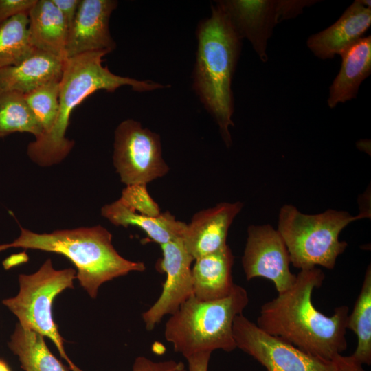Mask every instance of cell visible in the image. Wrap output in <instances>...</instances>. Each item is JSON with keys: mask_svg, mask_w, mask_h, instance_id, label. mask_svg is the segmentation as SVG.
<instances>
[{"mask_svg": "<svg viewBox=\"0 0 371 371\" xmlns=\"http://www.w3.org/2000/svg\"><path fill=\"white\" fill-rule=\"evenodd\" d=\"M313 4L307 0H232L218 5L227 15L240 39L247 38L262 62H266L267 41L273 27L283 20L301 14Z\"/></svg>", "mask_w": 371, "mask_h": 371, "instance_id": "cell-10", "label": "cell"}, {"mask_svg": "<svg viewBox=\"0 0 371 371\" xmlns=\"http://www.w3.org/2000/svg\"><path fill=\"white\" fill-rule=\"evenodd\" d=\"M28 27L27 13L16 15L0 26V69L20 63L35 50Z\"/></svg>", "mask_w": 371, "mask_h": 371, "instance_id": "cell-24", "label": "cell"}, {"mask_svg": "<svg viewBox=\"0 0 371 371\" xmlns=\"http://www.w3.org/2000/svg\"><path fill=\"white\" fill-rule=\"evenodd\" d=\"M113 160L126 186H146L170 169L161 155L159 135L132 119L122 122L115 131Z\"/></svg>", "mask_w": 371, "mask_h": 371, "instance_id": "cell-8", "label": "cell"}, {"mask_svg": "<svg viewBox=\"0 0 371 371\" xmlns=\"http://www.w3.org/2000/svg\"><path fill=\"white\" fill-rule=\"evenodd\" d=\"M27 260V256L25 253L12 255L7 258L3 262V265L5 269L23 263Z\"/></svg>", "mask_w": 371, "mask_h": 371, "instance_id": "cell-32", "label": "cell"}, {"mask_svg": "<svg viewBox=\"0 0 371 371\" xmlns=\"http://www.w3.org/2000/svg\"><path fill=\"white\" fill-rule=\"evenodd\" d=\"M117 5V2L113 0H80L68 30L65 59L92 52L110 53L115 49L109 23Z\"/></svg>", "mask_w": 371, "mask_h": 371, "instance_id": "cell-13", "label": "cell"}, {"mask_svg": "<svg viewBox=\"0 0 371 371\" xmlns=\"http://www.w3.org/2000/svg\"><path fill=\"white\" fill-rule=\"evenodd\" d=\"M370 25V1H355L335 23L311 36L307 47L319 58H333L361 38Z\"/></svg>", "mask_w": 371, "mask_h": 371, "instance_id": "cell-15", "label": "cell"}, {"mask_svg": "<svg viewBox=\"0 0 371 371\" xmlns=\"http://www.w3.org/2000/svg\"><path fill=\"white\" fill-rule=\"evenodd\" d=\"M75 278V269L56 270L47 259L36 273L19 275V293L2 302L17 317L21 326L49 338L73 371H82L65 353L52 310L55 297L65 289L74 288Z\"/></svg>", "mask_w": 371, "mask_h": 371, "instance_id": "cell-7", "label": "cell"}, {"mask_svg": "<svg viewBox=\"0 0 371 371\" xmlns=\"http://www.w3.org/2000/svg\"><path fill=\"white\" fill-rule=\"evenodd\" d=\"M248 303L247 291L236 284L231 293L222 299L201 301L192 295L166 322L165 338L186 359L217 349L232 352L236 348L234 319Z\"/></svg>", "mask_w": 371, "mask_h": 371, "instance_id": "cell-5", "label": "cell"}, {"mask_svg": "<svg viewBox=\"0 0 371 371\" xmlns=\"http://www.w3.org/2000/svg\"><path fill=\"white\" fill-rule=\"evenodd\" d=\"M160 246L162 258L156 267L166 273V279L158 300L142 314L148 330H153L165 315L175 313L193 295L191 264L194 260L187 251L183 238Z\"/></svg>", "mask_w": 371, "mask_h": 371, "instance_id": "cell-12", "label": "cell"}, {"mask_svg": "<svg viewBox=\"0 0 371 371\" xmlns=\"http://www.w3.org/2000/svg\"><path fill=\"white\" fill-rule=\"evenodd\" d=\"M120 199L137 212L150 216H158L161 213L158 205L148 194L146 185L126 186Z\"/></svg>", "mask_w": 371, "mask_h": 371, "instance_id": "cell-26", "label": "cell"}, {"mask_svg": "<svg viewBox=\"0 0 371 371\" xmlns=\"http://www.w3.org/2000/svg\"><path fill=\"white\" fill-rule=\"evenodd\" d=\"M340 56V70L329 88L330 108L356 98L360 85L370 75L371 36L362 37Z\"/></svg>", "mask_w": 371, "mask_h": 371, "instance_id": "cell-18", "label": "cell"}, {"mask_svg": "<svg viewBox=\"0 0 371 371\" xmlns=\"http://www.w3.org/2000/svg\"><path fill=\"white\" fill-rule=\"evenodd\" d=\"M36 0H0V26L12 17L27 13Z\"/></svg>", "mask_w": 371, "mask_h": 371, "instance_id": "cell-28", "label": "cell"}, {"mask_svg": "<svg viewBox=\"0 0 371 371\" xmlns=\"http://www.w3.org/2000/svg\"><path fill=\"white\" fill-rule=\"evenodd\" d=\"M8 346L25 371H68L49 351L42 335L19 324Z\"/></svg>", "mask_w": 371, "mask_h": 371, "instance_id": "cell-21", "label": "cell"}, {"mask_svg": "<svg viewBox=\"0 0 371 371\" xmlns=\"http://www.w3.org/2000/svg\"><path fill=\"white\" fill-rule=\"evenodd\" d=\"M194 260L192 276L193 295L196 299L212 301L231 293L235 284L232 275L234 256L227 245Z\"/></svg>", "mask_w": 371, "mask_h": 371, "instance_id": "cell-17", "label": "cell"}, {"mask_svg": "<svg viewBox=\"0 0 371 371\" xmlns=\"http://www.w3.org/2000/svg\"><path fill=\"white\" fill-rule=\"evenodd\" d=\"M65 59L35 50L20 63L0 69V93L15 91L26 94L61 79Z\"/></svg>", "mask_w": 371, "mask_h": 371, "instance_id": "cell-16", "label": "cell"}, {"mask_svg": "<svg viewBox=\"0 0 371 371\" xmlns=\"http://www.w3.org/2000/svg\"><path fill=\"white\" fill-rule=\"evenodd\" d=\"M102 215L115 225L137 226L160 245L183 238L187 224L176 220L169 212L158 216L142 214L118 200L103 206Z\"/></svg>", "mask_w": 371, "mask_h": 371, "instance_id": "cell-19", "label": "cell"}, {"mask_svg": "<svg viewBox=\"0 0 371 371\" xmlns=\"http://www.w3.org/2000/svg\"><path fill=\"white\" fill-rule=\"evenodd\" d=\"M29 36L33 47L65 60L68 26L52 0H36L28 12Z\"/></svg>", "mask_w": 371, "mask_h": 371, "instance_id": "cell-20", "label": "cell"}, {"mask_svg": "<svg viewBox=\"0 0 371 371\" xmlns=\"http://www.w3.org/2000/svg\"><path fill=\"white\" fill-rule=\"evenodd\" d=\"M347 328L352 330L357 344L352 355L361 364L371 363V269H366L360 293L352 312L348 315Z\"/></svg>", "mask_w": 371, "mask_h": 371, "instance_id": "cell-22", "label": "cell"}, {"mask_svg": "<svg viewBox=\"0 0 371 371\" xmlns=\"http://www.w3.org/2000/svg\"><path fill=\"white\" fill-rule=\"evenodd\" d=\"M59 91L60 81L45 84L24 94L27 105L43 129L41 137L49 133L55 124L59 111Z\"/></svg>", "mask_w": 371, "mask_h": 371, "instance_id": "cell-25", "label": "cell"}, {"mask_svg": "<svg viewBox=\"0 0 371 371\" xmlns=\"http://www.w3.org/2000/svg\"><path fill=\"white\" fill-rule=\"evenodd\" d=\"M0 371H10L7 364L1 360H0Z\"/></svg>", "mask_w": 371, "mask_h": 371, "instance_id": "cell-33", "label": "cell"}, {"mask_svg": "<svg viewBox=\"0 0 371 371\" xmlns=\"http://www.w3.org/2000/svg\"><path fill=\"white\" fill-rule=\"evenodd\" d=\"M243 206L240 201L222 202L194 214L182 238L187 251L194 260L227 245L228 229Z\"/></svg>", "mask_w": 371, "mask_h": 371, "instance_id": "cell-14", "label": "cell"}, {"mask_svg": "<svg viewBox=\"0 0 371 371\" xmlns=\"http://www.w3.org/2000/svg\"><path fill=\"white\" fill-rule=\"evenodd\" d=\"M368 216V212L352 216L333 210L310 215L286 205L280 209L277 230L295 267L302 270L319 265L333 269L338 256L348 246L339 239L341 230L350 223Z\"/></svg>", "mask_w": 371, "mask_h": 371, "instance_id": "cell-6", "label": "cell"}, {"mask_svg": "<svg viewBox=\"0 0 371 371\" xmlns=\"http://www.w3.org/2000/svg\"><path fill=\"white\" fill-rule=\"evenodd\" d=\"M232 330L236 348L254 358L267 371H333L331 361L316 358L265 332L243 313L234 318Z\"/></svg>", "mask_w": 371, "mask_h": 371, "instance_id": "cell-9", "label": "cell"}, {"mask_svg": "<svg viewBox=\"0 0 371 371\" xmlns=\"http://www.w3.org/2000/svg\"><path fill=\"white\" fill-rule=\"evenodd\" d=\"M289 254L277 229L270 225H250L242 257L247 280L262 277L273 282L278 293L289 289L296 275L289 269Z\"/></svg>", "mask_w": 371, "mask_h": 371, "instance_id": "cell-11", "label": "cell"}, {"mask_svg": "<svg viewBox=\"0 0 371 371\" xmlns=\"http://www.w3.org/2000/svg\"><path fill=\"white\" fill-rule=\"evenodd\" d=\"M212 352H203L189 357L188 371H208V364Z\"/></svg>", "mask_w": 371, "mask_h": 371, "instance_id": "cell-31", "label": "cell"}, {"mask_svg": "<svg viewBox=\"0 0 371 371\" xmlns=\"http://www.w3.org/2000/svg\"><path fill=\"white\" fill-rule=\"evenodd\" d=\"M133 371H188L182 362L173 360L153 361L145 357L136 358Z\"/></svg>", "mask_w": 371, "mask_h": 371, "instance_id": "cell-27", "label": "cell"}, {"mask_svg": "<svg viewBox=\"0 0 371 371\" xmlns=\"http://www.w3.org/2000/svg\"><path fill=\"white\" fill-rule=\"evenodd\" d=\"M61 12L68 26V30L76 15L80 0H52Z\"/></svg>", "mask_w": 371, "mask_h": 371, "instance_id": "cell-30", "label": "cell"}, {"mask_svg": "<svg viewBox=\"0 0 371 371\" xmlns=\"http://www.w3.org/2000/svg\"><path fill=\"white\" fill-rule=\"evenodd\" d=\"M109 52H92L65 59L60 80L59 111L52 131L29 144L27 154L36 164L47 166L60 162L69 153L74 142L65 137L72 111L85 98L98 90L115 91L130 86L136 91L163 88L151 80H137L116 75L102 64Z\"/></svg>", "mask_w": 371, "mask_h": 371, "instance_id": "cell-2", "label": "cell"}, {"mask_svg": "<svg viewBox=\"0 0 371 371\" xmlns=\"http://www.w3.org/2000/svg\"><path fill=\"white\" fill-rule=\"evenodd\" d=\"M20 227L19 237L12 243L0 245V251L22 247L65 256L76 267V278L93 298L105 282L146 269L143 262L121 256L111 243V234L101 225L56 230L50 234H37Z\"/></svg>", "mask_w": 371, "mask_h": 371, "instance_id": "cell-3", "label": "cell"}, {"mask_svg": "<svg viewBox=\"0 0 371 371\" xmlns=\"http://www.w3.org/2000/svg\"><path fill=\"white\" fill-rule=\"evenodd\" d=\"M324 277L316 267L300 270L289 289L261 306L256 325L306 353L330 361L348 347L349 308L340 306L326 316L314 306L312 293Z\"/></svg>", "mask_w": 371, "mask_h": 371, "instance_id": "cell-1", "label": "cell"}, {"mask_svg": "<svg viewBox=\"0 0 371 371\" xmlns=\"http://www.w3.org/2000/svg\"><path fill=\"white\" fill-rule=\"evenodd\" d=\"M200 25L194 87L203 103L216 121L227 146L233 126L232 80L240 51V38L218 5Z\"/></svg>", "mask_w": 371, "mask_h": 371, "instance_id": "cell-4", "label": "cell"}, {"mask_svg": "<svg viewBox=\"0 0 371 371\" xmlns=\"http://www.w3.org/2000/svg\"><path fill=\"white\" fill-rule=\"evenodd\" d=\"M16 132L31 133L36 139L43 133L24 94L15 91L2 92L0 93V137Z\"/></svg>", "mask_w": 371, "mask_h": 371, "instance_id": "cell-23", "label": "cell"}, {"mask_svg": "<svg viewBox=\"0 0 371 371\" xmlns=\"http://www.w3.org/2000/svg\"><path fill=\"white\" fill-rule=\"evenodd\" d=\"M330 361L333 371H366L363 368V364L352 355L344 356L341 354H337Z\"/></svg>", "mask_w": 371, "mask_h": 371, "instance_id": "cell-29", "label": "cell"}]
</instances>
